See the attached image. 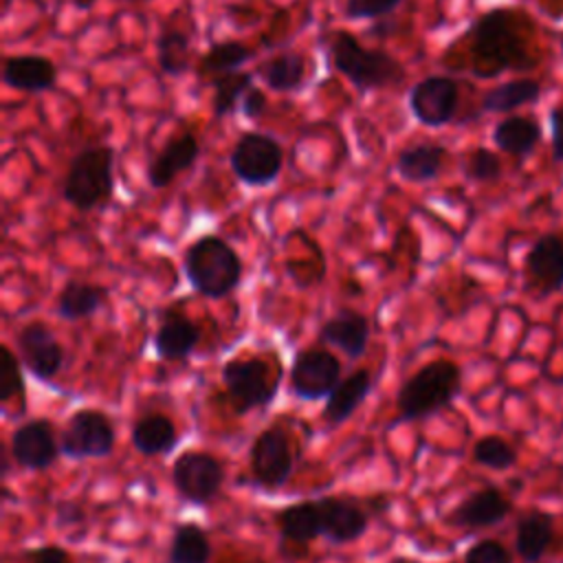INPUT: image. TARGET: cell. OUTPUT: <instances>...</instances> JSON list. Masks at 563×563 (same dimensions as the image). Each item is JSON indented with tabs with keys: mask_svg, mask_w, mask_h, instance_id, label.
Listing matches in <instances>:
<instances>
[{
	"mask_svg": "<svg viewBox=\"0 0 563 563\" xmlns=\"http://www.w3.org/2000/svg\"><path fill=\"white\" fill-rule=\"evenodd\" d=\"M275 526L279 534L292 543H310L317 537H323L317 499L284 506L275 512Z\"/></svg>",
	"mask_w": 563,
	"mask_h": 563,
	"instance_id": "4316f807",
	"label": "cell"
},
{
	"mask_svg": "<svg viewBox=\"0 0 563 563\" xmlns=\"http://www.w3.org/2000/svg\"><path fill=\"white\" fill-rule=\"evenodd\" d=\"M308 75V59L301 51L282 48L275 55L257 64L255 77L273 92H297L301 90Z\"/></svg>",
	"mask_w": 563,
	"mask_h": 563,
	"instance_id": "7402d4cb",
	"label": "cell"
},
{
	"mask_svg": "<svg viewBox=\"0 0 563 563\" xmlns=\"http://www.w3.org/2000/svg\"><path fill=\"white\" fill-rule=\"evenodd\" d=\"M255 73L251 70H231L224 75L213 77L211 84V114L216 119L231 117L240 103L244 92L253 86Z\"/></svg>",
	"mask_w": 563,
	"mask_h": 563,
	"instance_id": "d6a6232c",
	"label": "cell"
},
{
	"mask_svg": "<svg viewBox=\"0 0 563 563\" xmlns=\"http://www.w3.org/2000/svg\"><path fill=\"white\" fill-rule=\"evenodd\" d=\"M523 24L528 20L506 7L482 13L466 33L471 42V70L477 77H495L504 70L532 66L534 59L528 53Z\"/></svg>",
	"mask_w": 563,
	"mask_h": 563,
	"instance_id": "6da1fadb",
	"label": "cell"
},
{
	"mask_svg": "<svg viewBox=\"0 0 563 563\" xmlns=\"http://www.w3.org/2000/svg\"><path fill=\"white\" fill-rule=\"evenodd\" d=\"M200 152H202L200 136L194 130L183 128L174 132L147 163L145 178L150 187L152 189L169 187L176 180V176H180L183 172H189L198 163Z\"/></svg>",
	"mask_w": 563,
	"mask_h": 563,
	"instance_id": "4fadbf2b",
	"label": "cell"
},
{
	"mask_svg": "<svg viewBox=\"0 0 563 563\" xmlns=\"http://www.w3.org/2000/svg\"><path fill=\"white\" fill-rule=\"evenodd\" d=\"M189 284L205 297L222 299L242 282V260L238 251L220 235L207 233L194 240L183 255Z\"/></svg>",
	"mask_w": 563,
	"mask_h": 563,
	"instance_id": "277c9868",
	"label": "cell"
},
{
	"mask_svg": "<svg viewBox=\"0 0 563 563\" xmlns=\"http://www.w3.org/2000/svg\"><path fill=\"white\" fill-rule=\"evenodd\" d=\"M176 424L165 413H145L132 427V444L143 455H165L176 446Z\"/></svg>",
	"mask_w": 563,
	"mask_h": 563,
	"instance_id": "f1b7e54d",
	"label": "cell"
},
{
	"mask_svg": "<svg viewBox=\"0 0 563 563\" xmlns=\"http://www.w3.org/2000/svg\"><path fill=\"white\" fill-rule=\"evenodd\" d=\"M255 57V48L242 40H220L207 46V51L196 59L194 73L202 81H211L218 75L240 70L246 62Z\"/></svg>",
	"mask_w": 563,
	"mask_h": 563,
	"instance_id": "484cf974",
	"label": "cell"
},
{
	"mask_svg": "<svg viewBox=\"0 0 563 563\" xmlns=\"http://www.w3.org/2000/svg\"><path fill=\"white\" fill-rule=\"evenodd\" d=\"M18 350L22 363L37 380H53L64 365V347L44 321H29L18 332Z\"/></svg>",
	"mask_w": 563,
	"mask_h": 563,
	"instance_id": "9a60e30c",
	"label": "cell"
},
{
	"mask_svg": "<svg viewBox=\"0 0 563 563\" xmlns=\"http://www.w3.org/2000/svg\"><path fill=\"white\" fill-rule=\"evenodd\" d=\"M541 97V84L534 79H512L504 81L490 90L484 92L482 97V112H497L506 114L512 112L521 106L534 103Z\"/></svg>",
	"mask_w": 563,
	"mask_h": 563,
	"instance_id": "1f68e13d",
	"label": "cell"
},
{
	"mask_svg": "<svg viewBox=\"0 0 563 563\" xmlns=\"http://www.w3.org/2000/svg\"><path fill=\"white\" fill-rule=\"evenodd\" d=\"M268 110V95L257 88L255 84L244 92L242 103H240V112L246 121H260Z\"/></svg>",
	"mask_w": 563,
	"mask_h": 563,
	"instance_id": "ab89813d",
	"label": "cell"
},
{
	"mask_svg": "<svg viewBox=\"0 0 563 563\" xmlns=\"http://www.w3.org/2000/svg\"><path fill=\"white\" fill-rule=\"evenodd\" d=\"M224 482L220 460L207 451H185L172 464V484L176 493L196 506H207Z\"/></svg>",
	"mask_w": 563,
	"mask_h": 563,
	"instance_id": "30bf717a",
	"label": "cell"
},
{
	"mask_svg": "<svg viewBox=\"0 0 563 563\" xmlns=\"http://www.w3.org/2000/svg\"><path fill=\"white\" fill-rule=\"evenodd\" d=\"M328 57L339 75H343L358 92L396 88L405 81L407 68L391 53L365 46L354 33L334 29L325 35Z\"/></svg>",
	"mask_w": 563,
	"mask_h": 563,
	"instance_id": "7a4b0ae2",
	"label": "cell"
},
{
	"mask_svg": "<svg viewBox=\"0 0 563 563\" xmlns=\"http://www.w3.org/2000/svg\"><path fill=\"white\" fill-rule=\"evenodd\" d=\"M526 286L545 297L563 288V240L554 233L541 235L523 260Z\"/></svg>",
	"mask_w": 563,
	"mask_h": 563,
	"instance_id": "e0dca14e",
	"label": "cell"
},
{
	"mask_svg": "<svg viewBox=\"0 0 563 563\" xmlns=\"http://www.w3.org/2000/svg\"><path fill=\"white\" fill-rule=\"evenodd\" d=\"M198 343L200 325L194 319H189L183 310H176V306H172L163 314L161 325L154 334L156 354L163 361H183L196 350Z\"/></svg>",
	"mask_w": 563,
	"mask_h": 563,
	"instance_id": "ffe728a7",
	"label": "cell"
},
{
	"mask_svg": "<svg viewBox=\"0 0 563 563\" xmlns=\"http://www.w3.org/2000/svg\"><path fill=\"white\" fill-rule=\"evenodd\" d=\"M114 150L103 143L79 150L62 183L64 200L84 213L108 205L114 196Z\"/></svg>",
	"mask_w": 563,
	"mask_h": 563,
	"instance_id": "5b68a950",
	"label": "cell"
},
{
	"mask_svg": "<svg viewBox=\"0 0 563 563\" xmlns=\"http://www.w3.org/2000/svg\"><path fill=\"white\" fill-rule=\"evenodd\" d=\"M114 424L101 409H77L59 438L62 453L70 460H95L106 457L114 449Z\"/></svg>",
	"mask_w": 563,
	"mask_h": 563,
	"instance_id": "ba28073f",
	"label": "cell"
},
{
	"mask_svg": "<svg viewBox=\"0 0 563 563\" xmlns=\"http://www.w3.org/2000/svg\"><path fill=\"white\" fill-rule=\"evenodd\" d=\"M257 563H262V561H257Z\"/></svg>",
	"mask_w": 563,
	"mask_h": 563,
	"instance_id": "bcb514c9",
	"label": "cell"
},
{
	"mask_svg": "<svg viewBox=\"0 0 563 563\" xmlns=\"http://www.w3.org/2000/svg\"><path fill=\"white\" fill-rule=\"evenodd\" d=\"M9 449L15 464L26 471H44L55 464L62 453L55 427L46 418H33L18 424L11 433Z\"/></svg>",
	"mask_w": 563,
	"mask_h": 563,
	"instance_id": "5bb4252c",
	"label": "cell"
},
{
	"mask_svg": "<svg viewBox=\"0 0 563 563\" xmlns=\"http://www.w3.org/2000/svg\"><path fill=\"white\" fill-rule=\"evenodd\" d=\"M464 563H512V556L499 541L482 539L466 550Z\"/></svg>",
	"mask_w": 563,
	"mask_h": 563,
	"instance_id": "f35d334b",
	"label": "cell"
},
{
	"mask_svg": "<svg viewBox=\"0 0 563 563\" xmlns=\"http://www.w3.org/2000/svg\"><path fill=\"white\" fill-rule=\"evenodd\" d=\"M0 400L7 407L9 402H20L22 411L26 409V385L22 378V369L18 363V356L11 352V347H0Z\"/></svg>",
	"mask_w": 563,
	"mask_h": 563,
	"instance_id": "e575fe53",
	"label": "cell"
},
{
	"mask_svg": "<svg viewBox=\"0 0 563 563\" xmlns=\"http://www.w3.org/2000/svg\"><path fill=\"white\" fill-rule=\"evenodd\" d=\"M449 150L440 143H416L405 147L396 158V172L407 183H431L440 176Z\"/></svg>",
	"mask_w": 563,
	"mask_h": 563,
	"instance_id": "d4e9b609",
	"label": "cell"
},
{
	"mask_svg": "<svg viewBox=\"0 0 563 563\" xmlns=\"http://www.w3.org/2000/svg\"><path fill=\"white\" fill-rule=\"evenodd\" d=\"M222 385L229 394L235 413H249L257 407H266L279 387L277 374L262 356H238L224 363L220 372Z\"/></svg>",
	"mask_w": 563,
	"mask_h": 563,
	"instance_id": "52a82bcc",
	"label": "cell"
},
{
	"mask_svg": "<svg viewBox=\"0 0 563 563\" xmlns=\"http://www.w3.org/2000/svg\"><path fill=\"white\" fill-rule=\"evenodd\" d=\"M156 64L165 77H180L194 68L191 33L174 20L163 22L156 35Z\"/></svg>",
	"mask_w": 563,
	"mask_h": 563,
	"instance_id": "cb8c5ba5",
	"label": "cell"
},
{
	"mask_svg": "<svg viewBox=\"0 0 563 563\" xmlns=\"http://www.w3.org/2000/svg\"><path fill=\"white\" fill-rule=\"evenodd\" d=\"M550 121H552V158L556 163H563V106L550 112Z\"/></svg>",
	"mask_w": 563,
	"mask_h": 563,
	"instance_id": "b9f144b4",
	"label": "cell"
},
{
	"mask_svg": "<svg viewBox=\"0 0 563 563\" xmlns=\"http://www.w3.org/2000/svg\"><path fill=\"white\" fill-rule=\"evenodd\" d=\"M55 519L57 523H79L84 521V508L77 501L64 499L55 506Z\"/></svg>",
	"mask_w": 563,
	"mask_h": 563,
	"instance_id": "7bdbcfd3",
	"label": "cell"
},
{
	"mask_svg": "<svg viewBox=\"0 0 563 563\" xmlns=\"http://www.w3.org/2000/svg\"><path fill=\"white\" fill-rule=\"evenodd\" d=\"M462 389V369L451 358H433L413 372L396 396L398 418L394 422H411L429 418L449 407Z\"/></svg>",
	"mask_w": 563,
	"mask_h": 563,
	"instance_id": "3957f363",
	"label": "cell"
},
{
	"mask_svg": "<svg viewBox=\"0 0 563 563\" xmlns=\"http://www.w3.org/2000/svg\"><path fill=\"white\" fill-rule=\"evenodd\" d=\"M372 374L369 369L361 367L350 372L345 378L339 380V385L332 389V394L325 398L323 405V420L328 424H341L347 418L354 416V411L363 405V400L367 398L369 389H372Z\"/></svg>",
	"mask_w": 563,
	"mask_h": 563,
	"instance_id": "603a6c76",
	"label": "cell"
},
{
	"mask_svg": "<svg viewBox=\"0 0 563 563\" xmlns=\"http://www.w3.org/2000/svg\"><path fill=\"white\" fill-rule=\"evenodd\" d=\"M512 510L510 499L495 486L479 488L464 497L449 515L446 523L457 528H488L499 523Z\"/></svg>",
	"mask_w": 563,
	"mask_h": 563,
	"instance_id": "d6986e66",
	"label": "cell"
},
{
	"mask_svg": "<svg viewBox=\"0 0 563 563\" xmlns=\"http://www.w3.org/2000/svg\"><path fill=\"white\" fill-rule=\"evenodd\" d=\"M95 2H97V0H70V4H73L75 9H79V11H88V9H92V7H95Z\"/></svg>",
	"mask_w": 563,
	"mask_h": 563,
	"instance_id": "ee69618b",
	"label": "cell"
},
{
	"mask_svg": "<svg viewBox=\"0 0 563 563\" xmlns=\"http://www.w3.org/2000/svg\"><path fill=\"white\" fill-rule=\"evenodd\" d=\"M57 64L37 53L24 55H9L2 64V81L11 90L26 92V95H44L57 88Z\"/></svg>",
	"mask_w": 563,
	"mask_h": 563,
	"instance_id": "ac0fdd59",
	"label": "cell"
},
{
	"mask_svg": "<svg viewBox=\"0 0 563 563\" xmlns=\"http://www.w3.org/2000/svg\"><path fill=\"white\" fill-rule=\"evenodd\" d=\"M402 0H345L343 15L347 20H380L391 15Z\"/></svg>",
	"mask_w": 563,
	"mask_h": 563,
	"instance_id": "74e56055",
	"label": "cell"
},
{
	"mask_svg": "<svg viewBox=\"0 0 563 563\" xmlns=\"http://www.w3.org/2000/svg\"><path fill=\"white\" fill-rule=\"evenodd\" d=\"M108 299V290L88 282H68L55 301V312L64 321H81L92 317Z\"/></svg>",
	"mask_w": 563,
	"mask_h": 563,
	"instance_id": "4dcf8cb0",
	"label": "cell"
},
{
	"mask_svg": "<svg viewBox=\"0 0 563 563\" xmlns=\"http://www.w3.org/2000/svg\"><path fill=\"white\" fill-rule=\"evenodd\" d=\"M473 460L493 471H508L517 462V451L499 435H484L473 444Z\"/></svg>",
	"mask_w": 563,
	"mask_h": 563,
	"instance_id": "d590c367",
	"label": "cell"
},
{
	"mask_svg": "<svg viewBox=\"0 0 563 563\" xmlns=\"http://www.w3.org/2000/svg\"><path fill=\"white\" fill-rule=\"evenodd\" d=\"M249 466L255 484L266 490L282 488L295 468V453L286 429L277 424L262 429L251 444Z\"/></svg>",
	"mask_w": 563,
	"mask_h": 563,
	"instance_id": "9c48e42d",
	"label": "cell"
},
{
	"mask_svg": "<svg viewBox=\"0 0 563 563\" xmlns=\"http://www.w3.org/2000/svg\"><path fill=\"white\" fill-rule=\"evenodd\" d=\"M229 167L246 187L273 185L284 167V147L268 132L246 130L229 152Z\"/></svg>",
	"mask_w": 563,
	"mask_h": 563,
	"instance_id": "8992f818",
	"label": "cell"
},
{
	"mask_svg": "<svg viewBox=\"0 0 563 563\" xmlns=\"http://www.w3.org/2000/svg\"><path fill=\"white\" fill-rule=\"evenodd\" d=\"M29 563H73V559L59 545H42L29 552Z\"/></svg>",
	"mask_w": 563,
	"mask_h": 563,
	"instance_id": "60d3db41",
	"label": "cell"
},
{
	"mask_svg": "<svg viewBox=\"0 0 563 563\" xmlns=\"http://www.w3.org/2000/svg\"><path fill=\"white\" fill-rule=\"evenodd\" d=\"M119 2H150V0H119Z\"/></svg>",
	"mask_w": 563,
	"mask_h": 563,
	"instance_id": "f6af8a7d",
	"label": "cell"
},
{
	"mask_svg": "<svg viewBox=\"0 0 563 563\" xmlns=\"http://www.w3.org/2000/svg\"><path fill=\"white\" fill-rule=\"evenodd\" d=\"M464 174L473 183H493L501 176V158L488 147H475L464 161Z\"/></svg>",
	"mask_w": 563,
	"mask_h": 563,
	"instance_id": "8d00e7d4",
	"label": "cell"
},
{
	"mask_svg": "<svg viewBox=\"0 0 563 563\" xmlns=\"http://www.w3.org/2000/svg\"><path fill=\"white\" fill-rule=\"evenodd\" d=\"M367 339H369V321L365 314L352 308H341L336 314L325 319L319 330L321 343H330L339 347L350 358L363 356V352L367 350Z\"/></svg>",
	"mask_w": 563,
	"mask_h": 563,
	"instance_id": "44dd1931",
	"label": "cell"
},
{
	"mask_svg": "<svg viewBox=\"0 0 563 563\" xmlns=\"http://www.w3.org/2000/svg\"><path fill=\"white\" fill-rule=\"evenodd\" d=\"M341 380V361L321 345H310L295 354L290 367V389L301 400L328 398Z\"/></svg>",
	"mask_w": 563,
	"mask_h": 563,
	"instance_id": "7c38bea8",
	"label": "cell"
},
{
	"mask_svg": "<svg viewBox=\"0 0 563 563\" xmlns=\"http://www.w3.org/2000/svg\"><path fill=\"white\" fill-rule=\"evenodd\" d=\"M321 515V532L332 543L356 541L369 526V508L345 495L317 497Z\"/></svg>",
	"mask_w": 563,
	"mask_h": 563,
	"instance_id": "2e32d148",
	"label": "cell"
},
{
	"mask_svg": "<svg viewBox=\"0 0 563 563\" xmlns=\"http://www.w3.org/2000/svg\"><path fill=\"white\" fill-rule=\"evenodd\" d=\"M554 517L543 510H528L521 515L515 534V550L526 563H537L552 543Z\"/></svg>",
	"mask_w": 563,
	"mask_h": 563,
	"instance_id": "83f0119b",
	"label": "cell"
},
{
	"mask_svg": "<svg viewBox=\"0 0 563 563\" xmlns=\"http://www.w3.org/2000/svg\"><path fill=\"white\" fill-rule=\"evenodd\" d=\"M460 103V86L449 75H427L407 92L411 117L424 128H442L453 121Z\"/></svg>",
	"mask_w": 563,
	"mask_h": 563,
	"instance_id": "8fae6325",
	"label": "cell"
},
{
	"mask_svg": "<svg viewBox=\"0 0 563 563\" xmlns=\"http://www.w3.org/2000/svg\"><path fill=\"white\" fill-rule=\"evenodd\" d=\"M211 541L207 530L194 521L178 523L169 543V563H209Z\"/></svg>",
	"mask_w": 563,
	"mask_h": 563,
	"instance_id": "836d02e7",
	"label": "cell"
},
{
	"mask_svg": "<svg viewBox=\"0 0 563 563\" xmlns=\"http://www.w3.org/2000/svg\"><path fill=\"white\" fill-rule=\"evenodd\" d=\"M539 139H541L539 123L521 114L506 117L493 128V143L497 145V150L517 158L532 154L534 147L539 145Z\"/></svg>",
	"mask_w": 563,
	"mask_h": 563,
	"instance_id": "f546056e",
	"label": "cell"
}]
</instances>
